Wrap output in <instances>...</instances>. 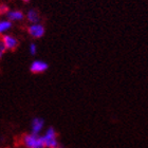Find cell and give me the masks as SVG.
Wrapping results in <instances>:
<instances>
[{"label":"cell","instance_id":"9c48e42d","mask_svg":"<svg viewBox=\"0 0 148 148\" xmlns=\"http://www.w3.org/2000/svg\"><path fill=\"white\" fill-rule=\"evenodd\" d=\"M13 27V22H11L8 19H2L0 20V37L3 34H5L6 32H9Z\"/></svg>","mask_w":148,"mask_h":148},{"label":"cell","instance_id":"7a4b0ae2","mask_svg":"<svg viewBox=\"0 0 148 148\" xmlns=\"http://www.w3.org/2000/svg\"><path fill=\"white\" fill-rule=\"evenodd\" d=\"M21 144L25 148H45L41 134L25 133L21 138Z\"/></svg>","mask_w":148,"mask_h":148},{"label":"cell","instance_id":"30bf717a","mask_svg":"<svg viewBox=\"0 0 148 148\" xmlns=\"http://www.w3.org/2000/svg\"><path fill=\"white\" fill-rule=\"evenodd\" d=\"M37 52H38V47L35 42H31L29 45V53L32 56H36Z\"/></svg>","mask_w":148,"mask_h":148},{"label":"cell","instance_id":"6da1fadb","mask_svg":"<svg viewBox=\"0 0 148 148\" xmlns=\"http://www.w3.org/2000/svg\"><path fill=\"white\" fill-rule=\"evenodd\" d=\"M41 138H42V142H43L45 148H56L60 145V144H59L57 131H56L55 128L52 126H49L45 130V132L41 134Z\"/></svg>","mask_w":148,"mask_h":148},{"label":"cell","instance_id":"8992f818","mask_svg":"<svg viewBox=\"0 0 148 148\" xmlns=\"http://www.w3.org/2000/svg\"><path fill=\"white\" fill-rule=\"evenodd\" d=\"M31 132L36 133V134H41L45 129V125H46V121L45 119L40 116H34L31 120Z\"/></svg>","mask_w":148,"mask_h":148},{"label":"cell","instance_id":"8fae6325","mask_svg":"<svg viewBox=\"0 0 148 148\" xmlns=\"http://www.w3.org/2000/svg\"><path fill=\"white\" fill-rule=\"evenodd\" d=\"M9 11H10V8L6 5L5 3H1V4H0V16L5 15Z\"/></svg>","mask_w":148,"mask_h":148},{"label":"cell","instance_id":"5bb4252c","mask_svg":"<svg viewBox=\"0 0 148 148\" xmlns=\"http://www.w3.org/2000/svg\"><path fill=\"white\" fill-rule=\"evenodd\" d=\"M56 148H65V147H64V146H62V145H59L58 147H56Z\"/></svg>","mask_w":148,"mask_h":148},{"label":"cell","instance_id":"5b68a950","mask_svg":"<svg viewBox=\"0 0 148 148\" xmlns=\"http://www.w3.org/2000/svg\"><path fill=\"white\" fill-rule=\"evenodd\" d=\"M1 39H2V42L5 47L6 51H15L19 46V40L18 38H16L14 35L12 34H3L1 36Z\"/></svg>","mask_w":148,"mask_h":148},{"label":"cell","instance_id":"ba28073f","mask_svg":"<svg viewBox=\"0 0 148 148\" xmlns=\"http://www.w3.org/2000/svg\"><path fill=\"white\" fill-rule=\"evenodd\" d=\"M25 18L30 22V25H32V23H38V22H40V20H41L39 12L35 9L29 10L28 13H27V15H25Z\"/></svg>","mask_w":148,"mask_h":148},{"label":"cell","instance_id":"4fadbf2b","mask_svg":"<svg viewBox=\"0 0 148 148\" xmlns=\"http://www.w3.org/2000/svg\"><path fill=\"white\" fill-rule=\"evenodd\" d=\"M21 1H23V2H30V0H21Z\"/></svg>","mask_w":148,"mask_h":148},{"label":"cell","instance_id":"52a82bcc","mask_svg":"<svg viewBox=\"0 0 148 148\" xmlns=\"http://www.w3.org/2000/svg\"><path fill=\"white\" fill-rule=\"evenodd\" d=\"M6 19L10 20L11 22H17L22 21L25 18V13L20 11V10H10L9 12L5 14Z\"/></svg>","mask_w":148,"mask_h":148},{"label":"cell","instance_id":"7c38bea8","mask_svg":"<svg viewBox=\"0 0 148 148\" xmlns=\"http://www.w3.org/2000/svg\"><path fill=\"white\" fill-rule=\"evenodd\" d=\"M5 53H6L5 47H4V45H3V42H2V39H1V37H0V60L3 58V56H4Z\"/></svg>","mask_w":148,"mask_h":148},{"label":"cell","instance_id":"3957f363","mask_svg":"<svg viewBox=\"0 0 148 148\" xmlns=\"http://www.w3.org/2000/svg\"><path fill=\"white\" fill-rule=\"evenodd\" d=\"M27 31H28V34L33 38V39H39L41 37L45 36L46 34V28H45V25L42 23H32L28 27L27 29Z\"/></svg>","mask_w":148,"mask_h":148},{"label":"cell","instance_id":"277c9868","mask_svg":"<svg viewBox=\"0 0 148 148\" xmlns=\"http://www.w3.org/2000/svg\"><path fill=\"white\" fill-rule=\"evenodd\" d=\"M48 69H49V64L41 59L33 60L29 67V70L32 74H42L48 71Z\"/></svg>","mask_w":148,"mask_h":148}]
</instances>
